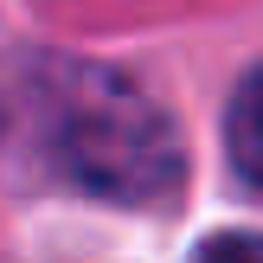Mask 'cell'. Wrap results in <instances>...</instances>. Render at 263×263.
Wrapping results in <instances>:
<instances>
[{"label":"cell","mask_w":263,"mask_h":263,"mask_svg":"<svg viewBox=\"0 0 263 263\" xmlns=\"http://www.w3.org/2000/svg\"><path fill=\"white\" fill-rule=\"evenodd\" d=\"M193 263H263V231H218L199 244Z\"/></svg>","instance_id":"3957f363"},{"label":"cell","mask_w":263,"mask_h":263,"mask_svg":"<svg viewBox=\"0 0 263 263\" xmlns=\"http://www.w3.org/2000/svg\"><path fill=\"white\" fill-rule=\"evenodd\" d=\"M225 154L251 186H263V71H251L225 103Z\"/></svg>","instance_id":"7a4b0ae2"},{"label":"cell","mask_w":263,"mask_h":263,"mask_svg":"<svg viewBox=\"0 0 263 263\" xmlns=\"http://www.w3.org/2000/svg\"><path fill=\"white\" fill-rule=\"evenodd\" d=\"M51 148L84 193L122 205L174 199L186 174L174 116L116 71H64L51 84Z\"/></svg>","instance_id":"6da1fadb"}]
</instances>
